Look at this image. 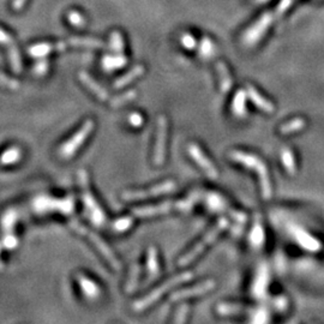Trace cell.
<instances>
[{"label": "cell", "instance_id": "1", "mask_svg": "<svg viewBox=\"0 0 324 324\" xmlns=\"http://www.w3.org/2000/svg\"><path fill=\"white\" fill-rule=\"evenodd\" d=\"M229 158L232 159L237 163L243 164V166L247 167V168L252 169L258 174L259 184H261L262 196L264 199H270L271 197V184H270V178L268 168H267L266 163L255 155L251 154L243 153L239 150H232L229 153Z\"/></svg>", "mask_w": 324, "mask_h": 324}, {"label": "cell", "instance_id": "2", "mask_svg": "<svg viewBox=\"0 0 324 324\" xmlns=\"http://www.w3.org/2000/svg\"><path fill=\"white\" fill-rule=\"evenodd\" d=\"M78 180H80L81 191H82L83 203L85 205L89 217L95 226H102L106 221V215H105L102 208L96 202L94 194L91 193L90 186H89V178L84 169H80V172H78Z\"/></svg>", "mask_w": 324, "mask_h": 324}, {"label": "cell", "instance_id": "3", "mask_svg": "<svg viewBox=\"0 0 324 324\" xmlns=\"http://www.w3.org/2000/svg\"><path fill=\"white\" fill-rule=\"evenodd\" d=\"M191 279H192V272H190V271H186V272H183V274L177 275V276H174L173 279L166 281L164 283H162L161 286H159V287L155 288L153 292H150L147 297H144V298L140 299V300L135 301L134 306L132 307H134L135 311H137V312L143 311V310L148 309V307L151 306V305H153L156 300H159V299H160L161 297L166 293V292H168L169 290H172L173 287H175V286L186 282V281H189Z\"/></svg>", "mask_w": 324, "mask_h": 324}, {"label": "cell", "instance_id": "4", "mask_svg": "<svg viewBox=\"0 0 324 324\" xmlns=\"http://www.w3.org/2000/svg\"><path fill=\"white\" fill-rule=\"evenodd\" d=\"M227 226H228V221H227L226 218H220L218 222L216 223V225L213 227V228L210 229L207 234H205L203 239H202L198 244L194 245V246L191 248L188 253H185V255H184L183 257L179 259L178 264H179L180 267H185V266H188V264H190L192 261H194V259L198 257L202 252H203L205 248L209 246L212 243H214V240H216V238L218 237V234H220L222 231H225Z\"/></svg>", "mask_w": 324, "mask_h": 324}, {"label": "cell", "instance_id": "5", "mask_svg": "<svg viewBox=\"0 0 324 324\" xmlns=\"http://www.w3.org/2000/svg\"><path fill=\"white\" fill-rule=\"evenodd\" d=\"M94 126H95V123H94L93 119H89L86 120L83 126L78 130L77 132L71 137L69 140L64 143L60 148H59V156L61 159H70L77 153V150L80 149L81 147L83 145V143L85 142V139L90 136V134L93 132Z\"/></svg>", "mask_w": 324, "mask_h": 324}, {"label": "cell", "instance_id": "6", "mask_svg": "<svg viewBox=\"0 0 324 324\" xmlns=\"http://www.w3.org/2000/svg\"><path fill=\"white\" fill-rule=\"evenodd\" d=\"M275 13L274 12H266L258 18L250 28L243 35V45L246 47H252V46L257 45V43L263 39L264 34L268 31L269 27L275 20Z\"/></svg>", "mask_w": 324, "mask_h": 324}, {"label": "cell", "instance_id": "7", "mask_svg": "<svg viewBox=\"0 0 324 324\" xmlns=\"http://www.w3.org/2000/svg\"><path fill=\"white\" fill-rule=\"evenodd\" d=\"M74 228L78 232V233L85 236L91 243H93L94 246L99 250V252L101 253L102 256H104V258L106 259L108 263H109V266L112 267V269H114L115 271H119V270L121 269L120 262L118 261L117 257H115V255L113 253V251L110 250V247L108 246L106 243H105L101 238L97 236V234L94 233V232L89 231V229H86V227H84V226L78 225V223H75Z\"/></svg>", "mask_w": 324, "mask_h": 324}, {"label": "cell", "instance_id": "8", "mask_svg": "<svg viewBox=\"0 0 324 324\" xmlns=\"http://www.w3.org/2000/svg\"><path fill=\"white\" fill-rule=\"evenodd\" d=\"M167 119L164 115L158 118L156 123V139L155 148H154V163L155 166H161L164 161L166 155V139H167Z\"/></svg>", "mask_w": 324, "mask_h": 324}, {"label": "cell", "instance_id": "9", "mask_svg": "<svg viewBox=\"0 0 324 324\" xmlns=\"http://www.w3.org/2000/svg\"><path fill=\"white\" fill-rule=\"evenodd\" d=\"M175 189V183L172 180H167V182L159 184V185L153 186L150 189H145V190L139 191H129V192L123 193V198L125 201H138V199H145L148 197H155L161 196V194L172 192Z\"/></svg>", "mask_w": 324, "mask_h": 324}, {"label": "cell", "instance_id": "10", "mask_svg": "<svg viewBox=\"0 0 324 324\" xmlns=\"http://www.w3.org/2000/svg\"><path fill=\"white\" fill-rule=\"evenodd\" d=\"M36 207L42 212L53 210V212L63 213V214H70L74 212V198L72 197H67L64 199L40 198L36 202Z\"/></svg>", "mask_w": 324, "mask_h": 324}, {"label": "cell", "instance_id": "11", "mask_svg": "<svg viewBox=\"0 0 324 324\" xmlns=\"http://www.w3.org/2000/svg\"><path fill=\"white\" fill-rule=\"evenodd\" d=\"M189 154H190L191 158L193 159V161L203 169V172L208 177L212 178V179H216V178L218 177V172L214 166V163L204 155V153L198 145L193 144V143L189 145Z\"/></svg>", "mask_w": 324, "mask_h": 324}, {"label": "cell", "instance_id": "12", "mask_svg": "<svg viewBox=\"0 0 324 324\" xmlns=\"http://www.w3.org/2000/svg\"><path fill=\"white\" fill-rule=\"evenodd\" d=\"M214 287H215V281L207 280L204 281V282L199 283V285L197 286H193V287L191 288H186V290L175 292V293L172 294L171 300L177 301V300H183V299L186 298H192V297L202 296V294H205L208 293V292L214 290Z\"/></svg>", "mask_w": 324, "mask_h": 324}, {"label": "cell", "instance_id": "13", "mask_svg": "<svg viewBox=\"0 0 324 324\" xmlns=\"http://www.w3.org/2000/svg\"><path fill=\"white\" fill-rule=\"evenodd\" d=\"M0 45H4L5 47L9 48L10 53V60L11 65H12V70L17 74H20L22 70V63H21V55L18 52V48L16 46V42L13 41L12 37L6 31L0 29Z\"/></svg>", "mask_w": 324, "mask_h": 324}, {"label": "cell", "instance_id": "14", "mask_svg": "<svg viewBox=\"0 0 324 324\" xmlns=\"http://www.w3.org/2000/svg\"><path fill=\"white\" fill-rule=\"evenodd\" d=\"M173 209H177V203L173 202H164V203L154 204V205H145V207H139L134 209V215L139 216V217H145V216H154L164 214V213L171 212Z\"/></svg>", "mask_w": 324, "mask_h": 324}, {"label": "cell", "instance_id": "15", "mask_svg": "<svg viewBox=\"0 0 324 324\" xmlns=\"http://www.w3.org/2000/svg\"><path fill=\"white\" fill-rule=\"evenodd\" d=\"M292 233H293L297 242H298L302 247L306 248V250L316 252V251H318L321 248L320 242L310 236L307 232L302 231V229L299 228V227H293V228H292Z\"/></svg>", "mask_w": 324, "mask_h": 324}, {"label": "cell", "instance_id": "16", "mask_svg": "<svg viewBox=\"0 0 324 324\" xmlns=\"http://www.w3.org/2000/svg\"><path fill=\"white\" fill-rule=\"evenodd\" d=\"M66 47H70L69 42H56V43H39L29 50L31 56H45L54 51H64Z\"/></svg>", "mask_w": 324, "mask_h": 324}, {"label": "cell", "instance_id": "17", "mask_svg": "<svg viewBox=\"0 0 324 324\" xmlns=\"http://www.w3.org/2000/svg\"><path fill=\"white\" fill-rule=\"evenodd\" d=\"M246 93H247V96L250 97V100L252 101L253 105H256L259 109H262L263 112L266 113H272L275 112V106L271 104V102L269 101V100H267L266 97H263L261 95V94L258 93V90L256 88H253L252 85L247 84L246 86Z\"/></svg>", "mask_w": 324, "mask_h": 324}, {"label": "cell", "instance_id": "18", "mask_svg": "<svg viewBox=\"0 0 324 324\" xmlns=\"http://www.w3.org/2000/svg\"><path fill=\"white\" fill-rule=\"evenodd\" d=\"M77 281H78V285H80L81 291H82V293L84 294L86 299H91V300H94V299L99 298L101 291H100L99 286H97L93 280L88 279L85 275L78 274Z\"/></svg>", "mask_w": 324, "mask_h": 324}, {"label": "cell", "instance_id": "19", "mask_svg": "<svg viewBox=\"0 0 324 324\" xmlns=\"http://www.w3.org/2000/svg\"><path fill=\"white\" fill-rule=\"evenodd\" d=\"M78 77H80L81 82H82L83 84H84L86 88H88L89 90L97 97V99L101 100V101H107L108 100L107 91L105 90V89L102 88L96 81H94L90 76L86 74V72H80Z\"/></svg>", "mask_w": 324, "mask_h": 324}, {"label": "cell", "instance_id": "20", "mask_svg": "<svg viewBox=\"0 0 324 324\" xmlns=\"http://www.w3.org/2000/svg\"><path fill=\"white\" fill-rule=\"evenodd\" d=\"M147 272H148V279L145 281V285L148 282H151L158 277L160 274V263L158 259V251L155 247H150L148 250V257H147Z\"/></svg>", "mask_w": 324, "mask_h": 324}, {"label": "cell", "instance_id": "21", "mask_svg": "<svg viewBox=\"0 0 324 324\" xmlns=\"http://www.w3.org/2000/svg\"><path fill=\"white\" fill-rule=\"evenodd\" d=\"M215 67L218 74V78H220L221 91H222V93H228L232 88V77L228 69H227L226 64L222 63V61H217Z\"/></svg>", "mask_w": 324, "mask_h": 324}, {"label": "cell", "instance_id": "22", "mask_svg": "<svg viewBox=\"0 0 324 324\" xmlns=\"http://www.w3.org/2000/svg\"><path fill=\"white\" fill-rule=\"evenodd\" d=\"M250 242L252 244V246L256 248L262 247V245L264 244V229L261 222V216H256L255 223H253L252 229H251L250 233Z\"/></svg>", "mask_w": 324, "mask_h": 324}, {"label": "cell", "instance_id": "23", "mask_svg": "<svg viewBox=\"0 0 324 324\" xmlns=\"http://www.w3.org/2000/svg\"><path fill=\"white\" fill-rule=\"evenodd\" d=\"M269 275L267 269L263 266L261 267L257 272V277H256L255 283H253L252 292L256 297H262L264 294V292L267 290V283H268Z\"/></svg>", "mask_w": 324, "mask_h": 324}, {"label": "cell", "instance_id": "24", "mask_svg": "<svg viewBox=\"0 0 324 324\" xmlns=\"http://www.w3.org/2000/svg\"><path fill=\"white\" fill-rule=\"evenodd\" d=\"M143 74H144V67H143L142 65H137V66H135L131 71H129L128 74H125L123 77L118 78V80L115 81L114 88L115 89L123 88V86L130 84V83H131L132 81L136 80V78L140 77Z\"/></svg>", "mask_w": 324, "mask_h": 324}, {"label": "cell", "instance_id": "25", "mask_svg": "<svg viewBox=\"0 0 324 324\" xmlns=\"http://www.w3.org/2000/svg\"><path fill=\"white\" fill-rule=\"evenodd\" d=\"M128 63V59L123 55V54H118V55H107L105 56L102 60V66L107 71H112V70L120 69V67L125 66Z\"/></svg>", "mask_w": 324, "mask_h": 324}, {"label": "cell", "instance_id": "26", "mask_svg": "<svg viewBox=\"0 0 324 324\" xmlns=\"http://www.w3.org/2000/svg\"><path fill=\"white\" fill-rule=\"evenodd\" d=\"M216 311L221 316H239L248 312L250 310L238 304H218Z\"/></svg>", "mask_w": 324, "mask_h": 324}, {"label": "cell", "instance_id": "27", "mask_svg": "<svg viewBox=\"0 0 324 324\" xmlns=\"http://www.w3.org/2000/svg\"><path fill=\"white\" fill-rule=\"evenodd\" d=\"M247 93L243 89L236 94L233 99V104H232V110H233L234 115L242 118L245 115V110H246V106H245V100H246Z\"/></svg>", "mask_w": 324, "mask_h": 324}, {"label": "cell", "instance_id": "28", "mask_svg": "<svg viewBox=\"0 0 324 324\" xmlns=\"http://www.w3.org/2000/svg\"><path fill=\"white\" fill-rule=\"evenodd\" d=\"M70 47H89V48H102L104 43L91 37H72L67 40Z\"/></svg>", "mask_w": 324, "mask_h": 324}, {"label": "cell", "instance_id": "29", "mask_svg": "<svg viewBox=\"0 0 324 324\" xmlns=\"http://www.w3.org/2000/svg\"><path fill=\"white\" fill-rule=\"evenodd\" d=\"M281 161H282L283 167L286 168L288 174L294 175L297 173V166H296V159H294L293 153L290 148H283L281 150Z\"/></svg>", "mask_w": 324, "mask_h": 324}, {"label": "cell", "instance_id": "30", "mask_svg": "<svg viewBox=\"0 0 324 324\" xmlns=\"http://www.w3.org/2000/svg\"><path fill=\"white\" fill-rule=\"evenodd\" d=\"M22 159V150L18 147H11L0 155V164L17 163Z\"/></svg>", "mask_w": 324, "mask_h": 324}, {"label": "cell", "instance_id": "31", "mask_svg": "<svg viewBox=\"0 0 324 324\" xmlns=\"http://www.w3.org/2000/svg\"><path fill=\"white\" fill-rule=\"evenodd\" d=\"M306 126V120L302 118H294L292 120L288 121V123L283 124V125L280 126V134L281 135H290L293 134V132L300 131Z\"/></svg>", "mask_w": 324, "mask_h": 324}, {"label": "cell", "instance_id": "32", "mask_svg": "<svg viewBox=\"0 0 324 324\" xmlns=\"http://www.w3.org/2000/svg\"><path fill=\"white\" fill-rule=\"evenodd\" d=\"M198 51L203 59H212L216 53L215 45L212 42V40L208 39V37H203V39H202V41L198 46Z\"/></svg>", "mask_w": 324, "mask_h": 324}, {"label": "cell", "instance_id": "33", "mask_svg": "<svg viewBox=\"0 0 324 324\" xmlns=\"http://www.w3.org/2000/svg\"><path fill=\"white\" fill-rule=\"evenodd\" d=\"M135 97H136V91H135V90L128 91V93L121 94V95L114 97V99H113L112 101L109 102V106L113 107V108L121 107V106H124L125 104H128V102L132 101Z\"/></svg>", "mask_w": 324, "mask_h": 324}, {"label": "cell", "instance_id": "34", "mask_svg": "<svg viewBox=\"0 0 324 324\" xmlns=\"http://www.w3.org/2000/svg\"><path fill=\"white\" fill-rule=\"evenodd\" d=\"M138 277H139V266L138 264H134L131 271H130L128 282H126V287H125L126 292L135 291V288L137 287V283H138Z\"/></svg>", "mask_w": 324, "mask_h": 324}, {"label": "cell", "instance_id": "35", "mask_svg": "<svg viewBox=\"0 0 324 324\" xmlns=\"http://www.w3.org/2000/svg\"><path fill=\"white\" fill-rule=\"evenodd\" d=\"M110 50L115 53H121L124 51L123 35L117 30L110 34Z\"/></svg>", "mask_w": 324, "mask_h": 324}, {"label": "cell", "instance_id": "36", "mask_svg": "<svg viewBox=\"0 0 324 324\" xmlns=\"http://www.w3.org/2000/svg\"><path fill=\"white\" fill-rule=\"evenodd\" d=\"M208 204H209V207L212 208L214 212H225V210H229L226 209V202L223 201L220 196H217V194H210L209 198H208Z\"/></svg>", "mask_w": 324, "mask_h": 324}, {"label": "cell", "instance_id": "37", "mask_svg": "<svg viewBox=\"0 0 324 324\" xmlns=\"http://www.w3.org/2000/svg\"><path fill=\"white\" fill-rule=\"evenodd\" d=\"M132 223H134V218L129 217V216L118 218V220L113 223V229H114L115 232H125L132 226Z\"/></svg>", "mask_w": 324, "mask_h": 324}, {"label": "cell", "instance_id": "38", "mask_svg": "<svg viewBox=\"0 0 324 324\" xmlns=\"http://www.w3.org/2000/svg\"><path fill=\"white\" fill-rule=\"evenodd\" d=\"M67 20H69L70 23H71L72 26H75L76 28H83L85 24L84 17H83L80 12H77V11H70V12L67 13Z\"/></svg>", "mask_w": 324, "mask_h": 324}, {"label": "cell", "instance_id": "39", "mask_svg": "<svg viewBox=\"0 0 324 324\" xmlns=\"http://www.w3.org/2000/svg\"><path fill=\"white\" fill-rule=\"evenodd\" d=\"M0 85L6 89H11V90H16V89L20 88V83L17 81L7 77V76L1 74V72H0Z\"/></svg>", "mask_w": 324, "mask_h": 324}, {"label": "cell", "instance_id": "40", "mask_svg": "<svg viewBox=\"0 0 324 324\" xmlns=\"http://www.w3.org/2000/svg\"><path fill=\"white\" fill-rule=\"evenodd\" d=\"M180 41H182V45L186 50H194L197 47L196 39L191 34H184Z\"/></svg>", "mask_w": 324, "mask_h": 324}, {"label": "cell", "instance_id": "41", "mask_svg": "<svg viewBox=\"0 0 324 324\" xmlns=\"http://www.w3.org/2000/svg\"><path fill=\"white\" fill-rule=\"evenodd\" d=\"M189 313V306L186 304L182 305L179 309L177 310V315H175L174 322L175 323H184L186 321V317H188Z\"/></svg>", "mask_w": 324, "mask_h": 324}, {"label": "cell", "instance_id": "42", "mask_svg": "<svg viewBox=\"0 0 324 324\" xmlns=\"http://www.w3.org/2000/svg\"><path fill=\"white\" fill-rule=\"evenodd\" d=\"M293 1L294 0H281V1L279 2V5H277L276 10H275V12H274L275 16L279 17V16L283 15V13H285L286 11H287L292 6Z\"/></svg>", "mask_w": 324, "mask_h": 324}, {"label": "cell", "instance_id": "43", "mask_svg": "<svg viewBox=\"0 0 324 324\" xmlns=\"http://www.w3.org/2000/svg\"><path fill=\"white\" fill-rule=\"evenodd\" d=\"M143 123H144V119H143V117L139 114V113L134 112L130 114L129 124L131 126H134V128H140V126L143 125Z\"/></svg>", "mask_w": 324, "mask_h": 324}, {"label": "cell", "instance_id": "44", "mask_svg": "<svg viewBox=\"0 0 324 324\" xmlns=\"http://www.w3.org/2000/svg\"><path fill=\"white\" fill-rule=\"evenodd\" d=\"M2 246L9 248V250H12V248L17 246V238L12 236V234H7L2 239Z\"/></svg>", "mask_w": 324, "mask_h": 324}, {"label": "cell", "instance_id": "45", "mask_svg": "<svg viewBox=\"0 0 324 324\" xmlns=\"http://www.w3.org/2000/svg\"><path fill=\"white\" fill-rule=\"evenodd\" d=\"M27 0H13L12 1V10L13 11H21L23 6L26 5Z\"/></svg>", "mask_w": 324, "mask_h": 324}, {"label": "cell", "instance_id": "46", "mask_svg": "<svg viewBox=\"0 0 324 324\" xmlns=\"http://www.w3.org/2000/svg\"><path fill=\"white\" fill-rule=\"evenodd\" d=\"M47 67H48L47 63H40L39 65H37L36 69H35V71H36L37 74L42 75V74H45V71L47 70Z\"/></svg>", "mask_w": 324, "mask_h": 324}, {"label": "cell", "instance_id": "47", "mask_svg": "<svg viewBox=\"0 0 324 324\" xmlns=\"http://www.w3.org/2000/svg\"><path fill=\"white\" fill-rule=\"evenodd\" d=\"M285 299H286V298H283V297H280V298H277L276 300H275V302H274L275 306H276L277 309L280 310V311H282V310H285V307H286V306H285V305H282V301L285 300Z\"/></svg>", "mask_w": 324, "mask_h": 324}, {"label": "cell", "instance_id": "48", "mask_svg": "<svg viewBox=\"0 0 324 324\" xmlns=\"http://www.w3.org/2000/svg\"><path fill=\"white\" fill-rule=\"evenodd\" d=\"M258 1H261V2H266V1H268V0H258Z\"/></svg>", "mask_w": 324, "mask_h": 324}, {"label": "cell", "instance_id": "49", "mask_svg": "<svg viewBox=\"0 0 324 324\" xmlns=\"http://www.w3.org/2000/svg\"><path fill=\"white\" fill-rule=\"evenodd\" d=\"M1 267H2V263H1V262H0V270H1L2 268H1Z\"/></svg>", "mask_w": 324, "mask_h": 324}]
</instances>
